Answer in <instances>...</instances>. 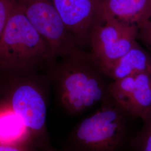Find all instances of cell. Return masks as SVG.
<instances>
[{
  "mask_svg": "<svg viewBox=\"0 0 151 151\" xmlns=\"http://www.w3.org/2000/svg\"><path fill=\"white\" fill-rule=\"evenodd\" d=\"M9 103L34 137L45 136L47 108L41 92L32 85H22L13 92Z\"/></svg>",
  "mask_w": 151,
  "mask_h": 151,
  "instance_id": "ba28073f",
  "label": "cell"
},
{
  "mask_svg": "<svg viewBox=\"0 0 151 151\" xmlns=\"http://www.w3.org/2000/svg\"><path fill=\"white\" fill-rule=\"evenodd\" d=\"M137 39V41H139L144 44L151 53V20L150 19L144 22L139 27Z\"/></svg>",
  "mask_w": 151,
  "mask_h": 151,
  "instance_id": "5bb4252c",
  "label": "cell"
},
{
  "mask_svg": "<svg viewBox=\"0 0 151 151\" xmlns=\"http://www.w3.org/2000/svg\"><path fill=\"white\" fill-rule=\"evenodd\" d=\"M48 44L54 57L64 58L80 48L67 30L52 0H15Z\"/></svg>",
  "mask_w": 151,
  "mask_h": 151,
  "instance_id": "277c9868",
  "label": "cell"
},
{
  "mask_svg": "<svg viewBox=\"0 0 151 151\" xmlns=\"http://www.w3.org/2000/svg\"><path fill=\"white\" fill-rule=\"evenodd\" d=\"M109 95L136 119L143 122L151 117V76L148 70L111 81Z\"/></svg>",
  "mask_w": 151,
  "mask_h": 151,
  "instance_id": "52a82bcc",
  "label": "cell"
},
{
  "mask_svg": "<svg viewBox=\"0 0 151 151\" xmlns=\"http://www.w3.org/2000/svg\"><path fill=\"white\" fill-rule=\"evenodd\" d=\"M135 119L109 93L74 127L67 151H126L135 134Z\"/></svg>",
  "mask_w": 151,
  "mask_h": 151,
  "instance_id": "6da1fadb",
  "label": "cell"
},
{
  "mask_svg": "<svg viewBox=\"0 0 151 151\" xmlns=\"http://www.w3.org/2000/svg\"><path fill=\"white\" fill-rule=\"evenodd\" d=\"M138 29L104 19L92 34L91 52L101 65L118 60L138 44Z\"/></svg>",
  "mask_w": 151,
  "mask_h": 151,
  "instance_id": "8992f818",
  "label": "cell"
},
{
  "mask_svg": "<svg viewBox=\"0 0 151 151\" xmlns=\"http://www.w3.org/2000/svg\"><path fill=\"white\" fill-rule=\"evenodd\" d=\"M130 151H151V117L143 122V125L135 133L130 145Z\"/></svg>",
  "mask_w": 151,
  "mask_h": 151,
  "instance_id": "7c38bea8",
  "label": "cell"
},
{
  "mask_svg": "<svg viewBox=\"0 0 151 151\" xmlns=\"http://www.w3.org/2000/svg\"><path fill=\"white\" fill-rule=\"evenodd\" d=\"M62 59L63 63L57 76L62 107L72 115L96 108L108 96L111 82L99 60L83 49Z\"/></svg>",
  "mask_w": 151,
  "mask_h": 151,
  "instance_id": "7a4b0ae2",
  "label": "cell"
},
{
  "mask_svg": "<svg viewBox=\"0 0 151 151\" xmlns=\"http://www.w3.org/2000/svg\"><path fill=\"white\" fill-rule=\"evenodd\" d=\"M34 138L31 132L12 110L9 103L0 105V144L27 146Z\"/></svg>",
  "mask_w": 151,
  "mask_h": 151,
  "instance_id": "8fae6325",
  "label": "cell"
},
{
  "mask_svg": "<svg viewBox=\"0 0 151 151\" xmlns=\"http://www.w3.org/2000/svg\"><path fill=\"white\" fill-rule=\"evenodd\" d=\"M150 20H151V0H150Z\"/></svg>",
  "mask_w": 151,
  "mask_h": 151,
  "instance_id": "e0dca14e",
  "label": "cell"
},
{
  "mask_svg": "<svg viewBox=\"0 0 151 151\" xmlns=\"http://www.w3.org/2000/svg\"><path fill=\"white\" fill-rule=\"evenodd\" d=\"M0 151H31L27 146H12L0 144Z\"/></svg>",
  "mask_w": 151,
  "mask_h": 151,
  "instance_id": "9a60e30c",
  "label": "cell"
},
{
  "mask_svg": "<svg viewBox=\"0 0 151 151\" xmlns=\"http://www.w3.org/2000/svg\"><path fill=\"white\" fill-rule=\"evenodd\" d=\"M104 19L139 27L150 19V0H103Z\"/></svg>",
  "mask_w": 151,
  "mask_h": 151,
  "instance_id": "9c48e42d",
  "label": "cell"
},
{
  "mask_svg": "<svg viewBox=\"0 0 151 151\" xmlns=\"http://www.w3.org/2000/svg\"><path fill=\"white\" fill-rule=\"evenodd\" d=\"M48 44L15 2L0 39V67L50 66L55 60Z\"/></svg>",
  "mask_w": 151,
  "mask_h": 151,
  "instance_id": "3957f363",
  "label": "cell"
},
{
  "mask_svg": "<svg viewBox=\"0 0 151 151\" xmlns=\"http://www.w3.org/2000/svg\"><path fill=\"white\" fill-rule=\"evenodd\" d=\"M15 0H0V39L5 29Z\"/></svg>",
  "mask_w": 151,
  "mask_h": 151,
  "instance_id": "4fadbf2b",
  "label": "cell"
},
{
  "mask_svg": "<svg viewBox=\"0 0 151 151\" xmlns=\"http://www.w3.org/2000/svg\"><path fill=\"white\" fill-rule=\"evenodd\" d=\"M148 72H149V73L151 75V58L150 60V62H149V64H148V69H147Z\"/></svg>",
  "mask_w": 151,
  "mask_h": 151,
  "instance_id": "2e32d148",
  "label": "cell"
},
{
  "mask_svg": "<svg viewBox=\"0 0 151 151\" xmlns=\"http://www.w3.org/2000/svg\"><path fill=\"white\" fill-rule=\"evenodd\" d=\"M151 58V54L138 43L119 59L101 66L111 81H117L147 70Z\"/></svg>",
  "mask_w": 151,
  "mask_h": 151,
  "instance_id": "30bf717a",
  "label": "cell"
},
{
  "mask_svg": "<svg viewBox=\"0 0 151 151\" xmlns=\"http://www.w3.org/2000/svg\"><path fill=\"white\" fill-rule=\"evenodd\" d=\"M52 2L77 45L82 49L90 47L92 32L104 21L103 0H52Z\"/></svg>",
  "mask_w": 151,
  "mask_h": 151,
  "instance_id": "5b68a950",
  "label": "cell"
}]
</instances>
